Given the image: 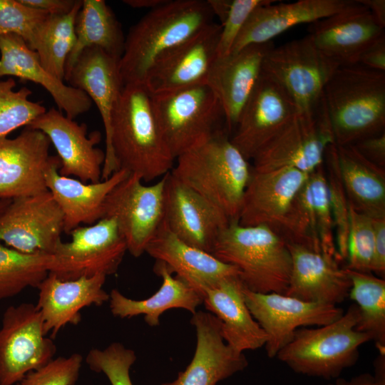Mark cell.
I'll return each instance as SVG.
<instances>
[{
	"instance_id": "cell-46",
	"label": "cell",
	"mask_w": 385,
	"mask_h": 385,
	"mask_svg": "<svg viewBox=\"0 0 385 385\" xmlns=\"http://www.w3.org/2000/svg\"><path fill=\"white\" fill-rule=\"evenodd\" d=\"M353 145L369 161L384 168L385 132L363 138Z\"/></svg>"
},
{
	"instance_id": "cell-30",
	"label": "cell",
	"mask_w": 385,
	"mask_h": 385,
	"mask_svg": "<svg viewBox=\"0 0 385 385\" xmlns=\"http://www.w3.org/2000/svg\"><path fill=\"white\" fill-rule=\"evenodd\" d=\"M244 284L238 276L222 279L203 292L206 309L221 323L224 341L244 353L265 346L267 336L252 316L245 300Z\"/></svg>"
},
{
	"instance_id": "cell-19",
	"label": "cell",
	"mask_w": 385,
	"mask_h": 385,
	"mask_svg": "<svg viewBox=\"0 0 385 385\" xmlns=\"http://www.w3.org/2000/svg\"><path fill=\"white\" fill-rule=\"evenodd\" d=\"M50 145L43 133L26 127L14 138H0V200L48 191L44 173Z\"/></svg>"
},
{
	"instance_id": "cell-10",
	"label": "cell",
	"mask_w": 385,
	"mask_h": 385,
	"mask_svg": "<svg viewBox=\"0 0 385 385\" xmlns=\"http://www.w3.org/2000/svg\"><path fill=\"white\" fill-rule=\"evenodd\" d=\"M71 240L61 241L52 255L50 274L61 280L97 274L108 276L118 269L127 251L125 241L111 217H103L70 232Z\"/></svg>"
},
{
	"instance_id": "cell-9",
	"label": "cell",
	"mask_w": 385,
	"mask_h": 385,
	"mask_svg": "<svg viewBox=\"0 0 385 385\" xmlns=\"http://www.w3.org/2000/svg\"><path fill=\"white\" fill-rule=\"evenodd\" d=\"M339 67L308 34L272 48L264 58L262 71L285 90L299 112H306L320 102L327 81Z\"/></svg>"
},
{
	"instance_id": "cell-43",
	"label": "cell",
	"mask_w": 385,
	"mask_h": 385,
	"mask_svg": "<svg viewBox=\"0 0 385 385\" xmlns=\"http://www.w3.org/2000/svg\"><path fill=\"white\" fill-rule=\"evenodd\" d=\"M374 248L373 219L350 207V228L346 261L348 270L371 272Z\"/></svg>"
},
{
	"instance_id": "cell-17",
	"label": "cell",
	"mask_w": 385,
	"mask_h": 385,
	"mask_svg": "<svg viewBox=\"0 0 385 385\" xmlns=\"http://www.w3.org/2000/svg\"><path fill=\"white\" fill-rule=\"evenodd\" d=\"M298 112L285 90L262 71L230 140L246 160H252Z\"/></svg>"
},
{
	"instance_id": "cell-34",
	"label": "cell",
	"mask_w": 385,
	"mask_h": 385,
	"mask_svg": "<svg viewBox=\"0 0 385 385\" xmlns=\"http://www.w3.org/2000/svg\"><path fill=\"white\" fill-rule=\"evenodd\" d=\"M76 42L66 60L65 77L87 48H101L120 61L125 37L121 25L103 0H83L76 25Z\"/></svg>"
},
{
	"instance_id": "cell-54",
	"label": "cell",
	"mask_w": 385,
	"mask_h": 385,
	"mask_svg": "<svg viewBox=\"0 0 385 385\" xmlns=\"http://www.w3.org/2000/svg\"><path fill=\"white\" fill-rule=\"evenodd\" d=\"M166 0H125L123 3L133 8H146L150 10L155 9L163 3Z\"/></svg>"
},
{
	"instance_id": "cell-39",
	"label": "cell",
	"mask_w": 385,
	"mask_h": 385,
	"mask_svg": "<svg viewBox=\"0 0 385 385\" xmlns=\"http://www.w3.org/2000/svg\"><path fill=\"white\" fill-rule=\"evenodd\" d=\"M334 225L336 248L339 261L347 257L348 241L350 228V205L342 183L339 169L336 144L329 145L324 158Z\"/></svg>"
},
{
	"instance_id": "cell-26",
	"label": "cell",
	"mask_w": 385,
	"mask_h": 385,
	"mask_svg": "<svg viewBox=\"0 0 385 385\" xmlns=\"http://www.w3.org/2000/svg\"><path fill=\"white\" fill-rule=\"evenodd\" d=\"M106 276L97 274L73 280H61L48 273L38 284L36 307L41 314L46 335L54 338L67 324H78L80 311L91 305L101 306L109 301L103 288Z\"/></svg>"
},
{
	"instance_id": "cell-15",
	"label": "cell",
	"mask_w": 385,
	"mask_h": 385,
	"mask_svg": "<svg viewBox=\"0 0 385 385\" xmlns=\"http://www.w3.org/2000/svg\"><path fill=\"white\" fill-rule=\"evenodd\" d=\"M309 176L292 168L251 174L237 222L242 226H265L287 240L297 194Z\"/></svg>"
},
{
	"instance_id": "cell-22",
	"label": "cell",
	"mask_w": 385,
	"mask_h": 385,
	"mask_svg": "<svg viewBox=\"0 0 385 385\" xmlns=\"http://www.w3.org/2000/svg\"><path fill=\"white\" fill-rule=\"evenodd\" d=\"M190 322L196 332L194 356L176 379L161 385H216L248 366L244 353L235 351L224 341L220 321L215 315L197 311Z\"/></svg>"
},
{
	"instance_id": "cell-20",
	"label": "cell",
	"mask_w": 385,
	"mask_h": 385,
	"mask_svg": "<svg viewBox=\"0 0 385 385\" xmlns=\"http://www.w3.org/2000/svg\"><path fill=\"white\" fill-rule=\"evenodd\" d=\"M163 221L180 240L209 253L230 222L217 207L170 172L165 175Z\"/></svg>"
},
{
	"instance_id": "cell-18",
	"label": "cell",
	"mask_w": 385,
	"mask_h": 385,
	"mask_svg": "<svg viewBox=\"0 0 385 385\" xmlns=\"http://www.w3.org/2000/svg\"><path fill=\"white\" fill-rule=\"evenodd\" d=\"M26 128L43 133L55 147L61 160L59 174L74 176L83 183L101 180L105 152L96 147L101 133L87 135L85 123L78 124L54 108L36 118Z\"/></svg>"
},
{
	"instance_id": "cell-7",
	"label": "cell",
	"mask_w": 385,
	"mask_h": 385,
	"mask_svg": "<svg viewBox=\"0 0 385 385\" xmlns=\"http://www.w3.org/2000/svg\"><path fill=\"white\" fill-rule=\"evenodd\" d=\"M152 98L157 120L175 159L218 133H228L222 106L207 83Z\"/></svg>"
},
{
	"instance_id": "cell-48",
	"label": "cell",
	"mask_w": 385,
	"mask_h": 385,
	"mask_svg": "<svg viewBox=\"0 0 385 385\" xmlns=\"http://www.w3.org/2000/svg\"><path fill=\"white\" fill-rule=\"evenodd\" d=\"M359 64L385 72V35L370 45L361 55Z\"/></svg>"
},
{
	"instance_id": "cell-35",
	"label": "cell",
	"mask_w": 385,
	"mask_h": 385,
	"mask_svg": "<svg viewBox=\"0 0 385 385\" xmlns=\"http://www.w3.org/2000/svg\"><path fill=\"white\" fill-rule=\"evenodd\" d=\"M346 270L351 282L349 297L359 309L356 329L370 336L379 352H385V279Z\"/></svg>"
},
{
	"instance_id": "cell-28",
	"label": "cell",
	"mask_w": 385,
	"mask_h": 385,
	"mask_svg": "<svg viewBox=\"0 0 385 385\" xmlns=\"http://www.w3.org/2000/svg\"><path fill=\"white\" fill-rule=\"evenodd\" d=\"M16 77L43 87L51 96L58 110L74 119L88 112L92 106L82 91L67 85L41 65L37 53L19 36H0V77Z\"/></svg>"
},
{
	"instance_id": "cell-23",
	"label": "cell",
	"mask_w": 385,
	"mask_h": 385,
	"mask_svg": "<svg viewBox=\"0 0 385 385\" xmlns=\"http://www.w3.org/2000/svg\"><path fill=\"white\" fill-rule=\"evenodd\" d=\"M274 46L272 41L251 44L236 53L217 56L214 61L206 83L222 106L229 133L235 130L262 73L265 55Z\"/></svg>"
},
{
	"instance_id": "cell-2",
	"label": "cell",
	"mask_w": 385,
	"mask_h": 385,
	"mask_svg": "<svg viewBox=\"0 0 385 385\" xmlns=\"http://www.w3.org/2000/svg\"><path fill=\"white\" fill-rule=\"evenodd\" d=\"M214 17L205 0H166L150 10L125 37L119 61L123 86L143 84L160 55L213 23Z\"/></svg>"
},
{
	"instance_id": "cell-31",
	"label": "cell",
	"mask_w": 385,
	"mask_h": 385,
	"mask_svg": "<svg viewBox=\"0 0 385 385\" xmlns=\"http://www.w3.org/2000/svg\"><path fill=\"white\" fill-rule=\"evenodd\" d=\"M65 81L84 92L97 106L104 125L106 146L111 136L113 114L124 87L119 61L101 48H87L80 54Z\"/></svg>"
},
{
	"instance_id": "cell-1",
	"label": "cell",
	"mask_w": 385,
	"mask_h": 385,
	"mask_svg": "<svg viewBox=\"0 0 385 385\" xmlns=\"http://www.w3.org/2000/svg\"><path fill=\"white\" fill-rule=\"evenodd\" d=\"M175 160L157 120L151 93L144 84L124 86L112 117L101 180L125 169L148 183L170 173Z\"/></svg>"
},
{
	"instance_id": "cell-13",
	"label": "cell",
	"mask_w": 385,
	"mask_h": 385,
	"mask_svg": "<svg viewBox=\"0 0 385 385\" xmlns=\"http://www.w3.org/2000/svg\"><path fill=\"white\" fill-rule=\"evenodd\" d=\"M243 292L252 316L267 336L265 347L270 358L277 356L297 329L329 324L344 312L335 305L305 302L279 293H257L245 287Z\"/></svg>"
},
{
	"instance_id": "cell-56",
	"label": "cell",
	"mask_w": 385,
	"mask_h": 385,
	"mask_svg": "<svg viewBox=\"0 0 385 385\" xmlns=\"http://www.w3.org/2000/svg\"><path fill=\"white\" fill-rule=\"evenodd\" d=\"M0 201H1V200H0Z\"/></svg>"
},
{
	"instance_id": "cell-25",
	"label": "cell",
	"mask_w": 385,
	"mask_h": 385,
	"mask_svg": "<svg viewBox=\"0 0 385 385\" xmlns=\"http://www.w3.org/2000/svg\"><path fill=\"white\" fill-rule=\"evenodd\" d=\"M61 160L51 155L45 170L48 191L63 215V232L66 234L84 225H93L103 218V205L111 191L130 173L119 169L108 179L95 183H85L59 174Z\"/></svg>"
},
{
	"instance_id": "cell-3",
	"label": "cell",
	"mask_w": 385,
	"mask_h": 385,
	"mask_svg": "<svg viewBox=\"0 0 385 385\" xmlns=\"http://www.w3.org/2000/svg\"><path fill=\"white\" fill-rule=\"evenodd\" d=\"M227 131L195 145L175 158L170 173L237 221L251 167Z\"/></svg>"
},
{
	"instance_id": "cell-12",
	"label": "cell",
	"mask_w": 385,
	"mask_h": 385,
	"mask_svg": "<svg viewBox=\"0 0 385 385\" xmlns=\"http://www.w3.org/2000/svg\"><path fill=\"white\" fill-rule=\"evenodd\" d=\"M56 351L36 305L21 303L6 309L0 328V385H14L53 359Z\"/></svg>"
},
{
	"instance_id": "cell-47",
	"label": "cell",
	"mask_w": 385,
	"mask_h": 385,
	"mask_svg": "<svg viewBox=\"0 0 385 385\" xmlns=\"http://www.w3.org/2000/svg\"><path fill=\"white\" fill-rule=\"evenodd\" d=\"M374 248L371 273L384 279L385 275V218L373 219Z\"/></svg>"
},
{
	"instance_id": "cell-50",
	"label": "cell",
	"mask_w": 385,
	"mask_h": 385,
	"mask_svg": "<svg viewBox=\"0 0 385 385\" xmlns=\"http://www.w3.org/2000/svg\"><path fill=\"white\" fill-rule=\"evenodd\" d=\"M356 1L366 6L375 18L376 21L385 27V1L384 0H356Z\"/></svg>"
},
{
	"instance_id": "cell-4",
	"label": "cell",
	"mask_w": 385,
	"mask_h": 385,
	"mask_svg": "<svg viewBox=\"0 0 385 385\" xmlns=\"http://www.w3.org/2000/svg\"><path fill=\"white\" fill-rule=\"evenodd\" d=\"M323 96L336 145H353L384 132L385 72L360 64L339 66Z\"/></svg>"
},
{
	"instance_id": "cell-27",
	"label": "cell",
	"mask_w": 385,
	"mask_h": 385,
	"mask_svg": "<svg viewBox=\"0 0 385 385\" xmlns=\"http://www.w3.org/2000/svg\"><path fill=\"white\" fill-rule=\"evenodd\" d=\"M145 252L164 262L173 273H176V276L202 295L205 290L224 279L240 277V272L235 267L180 240L170 231L163 220Z\"/></svg>"
},
{
	"instance_id": "cell-45",
	"label": "cell",
	"mask_w": 385,
	"mask_h": 385,
	"mask_svg": "<svg viewBox=\"0 0 385 385\" xmlns=\"http://www.w3.org/2000/svg\"><path fill=\"white\" fill-rule=\"evenodd\" d=\"M274 0H232L223 23L217 46V56L229 55L232 48L252 11L259 6L270 4Z\"/></svg>"
},
{
	"instance_id": "cell-40",
	"label": "cell",
	"mask_w": 385,
	"mask_h": 385,
	"mask_svg": "<svg viewBox=\"0 0 385 385\" xmlns=\"http://www.w3.org/2000/svg\"><path fill=\"white\" fill-rule=\"evenodd\" d=\"M13 78L0 81V138L20 127H27L46 111L40 103L30 101L32 91L27 87L14 90Z\"/></svg>"
},
{
	"instance_id": "cell-29",
	"label": "cell",
	"mask_w": 385,
	"mask_h": 385,
	"mask_svg": "<svg viewBox=\"0 0 385 385\" xmlns=\"http://www.w3.org/2000/svg\"><path fill=\"white\" fill-rule=\"evenodd\" d=\"M275 2L259 6L252 11L230 53L251 44L272 41L273 38L294 26L312 24L332 16L349 6L353 1L299 0L292 3Z\"/></svg>"
},
{
	"instance_id": "cell-41",
	"label": "cell",
	"mask_w": 385,
	"mask_h": 385,
	"mask_svg": "<svg viewBox=\"0 0 385 385\" xmlns=\"http://www.w3.org/2000/svg\"><path fill=\"white\" fill-rule=\"evenodd\" d=\"M49 16L48 12L26 6L20 0H0V36L16 35L31 48Z\"/></svg>"
},
{
	"instance_id": "cell-42",
	"label": "cell",
	"mask_w": 385,
	"mask_h": 385,
	"mask_svg": "<svg viewBox=\"0 0 385 385\" xmlns=\"http://www.w3.org/2000/svg\"><path fill=\"white\" fill-rule=\"evenodd\" d=\"M135 361V351L120 342H113L103 349L93 348L86 357L89 368L103 373L111 385H133L130 369Z\"/></svg>"
},
{
	"instance_id": "cell-16",
	"label": "cell",
	"mask_w": 385,
	"mask_h": 385,
	"mask_svg": "<svg viewBox=\"0 0 385 385\" xmlns=\"http://www.w3.org/2000/svg\"><path fill=\"white\" fill-rule=\"evenodd\" d=\"M221 30L220 24L213 22L160 55L143 83L151 95L206 83L217 57Z\"/></svg>"
},
{
	"instance_id": "cell-49",
	"label": "cell",
	"mask_w": 385,
	"mask_h": 385,
	"mask_svg": "<svg viewBox=\"0 0 385 385\" xmlns=\"http://www.w3.org/2000/svg\"><path fill=\"white\" fill-rule=\"evenodd\" d=\"M26 6L48 12L50 15H65L71 11L77 0H20Z\"/></svg>"
},
{
	"instance_id": "cell-37",
	"label": "cell",
	"mask_w": 385,
	"mask_h": 385,
	"mask_svg": "<svg viewBox=\"0 0 385 385\" xmlns=\"http://www.w3.org/2000/svg\"><path fill=\"white\" fill-rule=\"evenodd\" d=\"M52 255L25 254L0 244V300L38 287L49 272Z\"/></svg>"
},
{
	"instance_id": "cell-33",
	"label": "cell",
	"mask_w": 385,
	"mask_h": 385,
	"mask_svg": "<svg viewBox=\"0 0 385 385\" xmlns=\"http://www.w3.org/2000/svg\"><path fill=\"white\" fill-rule=\"evenodd\" d=\"M342 183L350 207L372 219L385 218V170L363 157L353 145H336Z\"/></svg>"
},
{
	"instance_id": "cell-38",
	"label": "cell",
	"mask_w": 385,
	"mask_h": 385,
	"mask_svg": "<svg viewBox=\"0 0 385 385\" xmlns=\"http://www.w3.org/2000/svg\"><path fill=\"white\" fill-rule=\"evenodd\" d=\"M301 190L311 223L317 232L322 252L339 262L324 163L309 174Z\"/></svg>"
},
{
	"instance_id": "cell-21",
	"label": "cell",
	"mask_w": 385,
	"mask_h": 385,
	"mask_svg": "<svg viewBox=\"0 0 385 385\" xmlns=\"http://www.w3.org/2000/svg\"><path fill=\"white\" fill-rule=\"evenodd\" d=\"M317 47L339 66L359 64L362 53L384 34L370 11L356 1L309 28Z\"/></svg>"
},
{
	"instance_id": "cell-52",
	"label": "cell",
	"mask_w": 385,
	"mask_h": 385,
	"mask_svg": "<svg viewBox=\"0 0 385 385\" xmlns=\"http://www.w3.org/2000/svg\"><path fill=\"white\" fill-rule=\"evenodd\" d=\"M215 16L220 21L222 25L227 16L232 0H207Z\"/></svg>"
},
{
	"instance_id": "cell-6",
	"label": "cell",
	"mask_w": 385,
	"mask_h": 385,
	"mask_svg": "<svg viewBox=\"0 0 385 385\" xmlns=\"http://www.w3.org/2000/svg\"><path fill=\"white\" fill-rule=\"evenodd\" d=\"M359 309L355 304L334 322L314 328L297 329L277 359L295 373L330 380L355 365L359 348L370 336L356 330Z\"/></svg>"
},
{
	"instance_id": "cell-51",
	"label": "cell",
	"mask_w": 385,
	"mask_h": 385,
	"mask_svg": "<svg viewBox=\"0 0 385 385\" xmlns=\"http://www.w3.org/2000/svg\"><path fill=\"white\" fill-rule=\"evenodd\" d=\"M327 385H375V383L372 375L363 373L353 376L349 380L339 377L333 383Z\"/></svg>"
},
{
	"instance_id": "cell-53",
	"label": "cell",
	"mask_w": 385,
	"mask_h": 385,
	"mask_svg": "<svg viewBox=\"0 0 385 385\" xmlns=\"http://www.w3.org/2000/svg\"><path fill=\"white\" fill-rule=\"evenodd\" d=\"M375 385H385V352H379L374 362Z\"/></svg>"
},
{
	"instance_id": "cell-55",
	"label": "cell",
	"mask_w": 385,
	"mask_h": 385,
	"mask_svg": "<svg viewBox=\"0 0 385 385\" xmlns=\"http://www.w3.org/2000/svg\"><path fill=\"white\" fill-rule=\"evenodd\" d=\"M11 200L4 199L1 200L0 201V214L5 210L8 206Z\"/></svg>"
},
{
	"instance_id": "cell-32",
	"label": "cell",
	"mask_w": 385,
	"mask_h": 385,
	"mask_svg": "<svg viewBox=\"0 0 385 385\" xmlns=\"http://www.w3.org/2000/svg\"><path fill=\"white\" fill-rule=\"evenodd\" d=\"M154 272L161 277L160 289L151 297L142 300L126 297L118 289L109 294L111 313L120 318H131L144 315L145 322L150 327L160 324L164 312L175 308L184 309L194 314L203 302L202 295L184 279L173 276V272L163 262L156 260Z\"/></svg>"
},
{
	"instance_id": "cell-36",
	"label": "cell",
	"mask_w": 385,
	"mask_h": 385,
	"mask_svg": "<svg viewBox=\"0 0 385 385\" xmlns=\"http://www.w3.org/2000/svg\"><path fill=\"white\" fill-rule=\"evenodd\" d=\"M81 5L82 1L77 0L68 14L50 15L31 48L37 53L44 68L63 81L66 60L76 42V20Z\"/></svg>"
},
{
	"instance_id": "cell-44",
	"label": "cell",
	"mask_w": 385,
	"mask_h": 385,
	"mask_svg": "<svg viewBox=\"0 0 385 385\" xmlns=\"http://www.w3.org/2000/svg\"><path fill=\"white\" fill-rule=\"evenodd\" d=\"M82 362L83 357L78 353L53 359L41 368L26 374L14 385H75Z\"/></svg>"
},
{
	"instance_id": "cell-14",
	"label": "cell",
	"mask_w": 385,
	"mask_h": 385,
	"mask_svg": "<svg viewBox=\"0 0 385 385\" xmlns=\"http://www.w3.org/2000/svg\"><path fill=\"white\" fill-rule=\"evenodd\" d=\"M63 232V212L48 191L13 199L0 214V241L22 253L53 255Z\"/></svg>"
},
{
	"instance_id": "cell-8",
	"label": "cell",
	"mask_w": 385,
	"mask_h": 385,
	"mask_svg": "<svg viewBox=\"0 0 385 385\" xmlns=\"http://www.w3.org/2000/svg\"><path fill=\"white\" fill-rule=\"evenodd\" d=\"M335 143L324 96L312 110L298 112L252 158L251 169L269 172L292 168L311 173Z\"/></svg>"
},
{
	"instance_id": "cell-5",
	"label": "cell",
	"mask_w": 385,
	"mask_h": 385,
	"mask_svg": "<svg viewBox=\"0 0 385 385\" xmlns=\"http://www.w3.org/2000/svg\"><path fill=\"white\" fill-rule=\"evenodd\" d=\"M210 254L237 268L249 290L285 294L292 257L286 241L271 229L232 221L217 236Z\"/></svg>"
},
{
	"instance_id": "cell-11",
	"label": "cell",
	"mask_w": 385,
	"mask_h": 385,
	"mask_svg": "<svg viewBox=\"0 0 385 385\" xmlns=\"http://www.w3.org/2000/svg\"><path fill=\"white\" fill-rule=\"evenodd\" d=\"M165 175L152 185H145L130 173L108 194L103 205V217L115 221L127 251L141 256L164 217Z\"/></svg>"
},
{
	"instance_id": "cell-24",
	"label": "cell",
	"mask_w": 385,
	"mask_h": 385,
	"mask_svg": "<svg viewBox=\"0 0 385 385\" xmlns=\"http://www.w3.org/2000/svg\"><path fill=\"white\" fill-rule=\"evenodd\" d=\"M287 244L292 269L286 295L335 306L349 297L351 279L337 260L302 245Z\"/></svg>"
}]
</instances>
